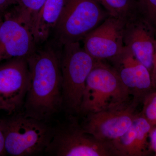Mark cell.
<instances>
[{"label": "cell", "instance_id": "1", "mask_svg": "<svg viewBox=\"0 0 156 156\" xmlns=\"http://www.w3.org/2000/svg\"><path fill=\"white\" fill-rule=\"evenodd\" d=\"M61 53L47 46L27 57L30 82L23 105L26 115L46 122L62 109Z\"/></svg>", "mask_w": 156, "mask_h": 156}, {"label": "cell", "instance_id": "2", "mask_svg": "<svg viewBox=\"0 0 156 156\" xmlns=\"http://www.w3.org/2000/svg\"><path fill=\"white\" fill-rule=\"evenodd\" d=\"M130 96L115 68L97 60L87 78L80 114L122 107L129 104Z\"/></svg>", "mask_w": 156, "mask_h": 156}, {"label": "cell", "instance_id": "3", "mask_svg": "<svg viewBox=\"0 0 156 156\" xmlns=\"http://www.w3.org/2000/svg\"><path fill=\"white\" fill-rule=\"evenodd\" d=\"M7 154L37 155L45 152L54 134V128L46 122L17 112L0 119Z\"/></svg>", "mask_w": 156, "mask_h": 156}, {"label": "cell", "instance_id": "4", "mask_svg": "<svg viewBox=\"0 0 156 156\" xmlns=\"http://www.w3.org/2000/svg\"><path fill=\"white\" fill-rule=\"evenodd\" d=\"M62 47V108L69 114H80L87 78L97 60L81 47L80 42Z\"/></svg>", "mask_w": 156, "mask_h": 156}, {"label": "cell", "instance_id": "5", "mask_svg": "<svg viewBox=\"0 0 156 156\" xmlns=\"http://www.w3.org/2000/svg\"><path fill=\"white\" fill-rule=\"evenodd\" d=\"M109 16L97 0H66L54 29L61 46L80 42Z\"/></svg>", "mask_w": 156, "mask_h": 156}, {"label": "cell", "instance_id": "6", "mask_svg": "<svg viewBox=\"0 0 156 156\" xmlns=\"http://www.w3.org/2000/svg\"><path fill=\"white\" fill-rule=\"evenodd\" d=\"M45 153L55 156H116L111 143L96 139L76 121L54 129Z\"/></svg>", "mask_w": 156, "mask_h": 156}, {"label": "cell", "instance_id": "7", "mask_svg": "<svg viewBox=\"0 0 156 156\" xmlns=\"http://www.w3.org/2000/svg\"><path fill=\"white\" fill-rule=\"evenodd\" d=\"M30 82L26 57L11 58L0 64V110L8 115L24 105Z\"/></svg>", "mask_w": 156, "mask_h": 156}, {"label": "cell", "instance_id": "8", "mask_svg": "<svg viewBox=\"0 0 156 156\" xmlns=\"http://www.w3.org/2000/svg\"><path fill=\"white\" fill-rule=\"evenodd\" d=\"M136 105H127L108 110L86 115L81 126L84 131L102 142L111 143L132 126L136 113Z\"/></svg>", "mask_w": 156, "mask_h": 156}, {"label": "cell", "instance_id": "9", "mask_svg": "<svg viewBox=\"0 0 156 156\" xmlns=\"http://www.w3.org/2000/svg\"><path fill=\"white\" fill-rule=\"evenodd\" d=\"M126 21L109 16L101 24L87 35L83 48L98 60H109L122 52L125 45L123 31Z\"/></svg>", "mask_w": 156, "mask_h": 156}, {"label": "cell", "instance_id": "10", "mask_svg": "<svg viewBox=\"0 0 156 156\" xmlns=\"http://www.w3.org/2000/svg\"><path fill=\"white\" fill-rule=\"evenodd\" d=\"M30 28L6 11L0 25V62L18 57H27L36 50Z\"/></svg>", "mask_w": 156, "mask_h": 156}, {"label": "cell", "instance_id": "11", "mask_svg": "<svg viewBox=\"0 0 156 156\" xmlns=\"http://www.w3.org/2000/svg\"><path fill=\"white\" fill-rule=\"evenodd\" d=\"M128 89L131 102L137 106L147 95L155 90L153 87L150 72L125 47L119 55L109 60Z\"/></svg>", "mask_w": 156, "mask_h": 156}, {"label": "cell", "instance_id": "12", "mask_svg": "<svg viewBox=\"0 0 156 156\" xmlns=\"http://www.w3.org/2000/svg\"><path fill=\"white\" fill-rule=\"evenodd\" d=\"M156 32L140 13L126 21L123 31L125 47L151 74L155 50Z\"/></svg>", "mask_w": 156, "mask_h": 156}, {"label": "cell", "instance_id": "13", "mask_svg": "<svg viewBox=\"0 0 156 156\" xmlns=\"http://www.w3.org/2000/svg\"><path fill=\"white\" fill-rule=\"evenodd\" d=\"M66 0H46L34 18L31 30L36 44L48 40L56 27Z\"/></svg>", "mask_w": 156, "mask_h": 156}, {"label": "cell", "instance_id": "14", "mask_svg": "<svg viewBox=\"0 0 156 156\" xmlns=\"http://www.w3.org/2000/svg\"><path fill=\"white\" fill-rule=\"evenodd\" d=\"M134 124L135 136L132 156L151 154L152 153L150 145L149 134L152 126L140 113L136 114Z\"/></svg>", "mask_w": 156, "mask_h": 156}, {"label": "cell", "instance_id": "15", "mask_svg": "<svg viewBox=\"0 0 156 156\" xmlns=\"http://www.w3.org/2000/svg\"><path fill=\"white\" fill-rule=\"evenodd\" d=\"M110 16L127 21L139 13L137 0H97Z\"/></svg>", "mask_w": 156, "mask_h": 156}, {"label": "cell", "instance_id": "16", "mask_svg": "<svg viewBox=\"0 0 156 156\" xmlns=\"http://www.w3.org/2000/svg\"><path fill=\"white\" fill-rule=\"evenodd\" d=\"M46 1L17 0V5L14 9L10 11L28 26L31 29V25L34 18Z\"/></svg>", "mask_w": 156, "mask_h": 156}, {"label": "cell", "instance_id": "17", "mask_svg": "<svg viewBox=\"0 0 156 156\" xmlns=\"http://www.w3.org/2000/svg\"><path fill=\"white\" fill-rule=\"evenodd\" d=\"M135 136L133 122L132 126L126 133L111 142L116 156H132Z\"/></svg>", "mask_w": 156, "mask_h": 156}, {"label": "cell", "instance_id": "18", "mask_svg": "<svg viewBox=\"0 0 156 156\" xmlns=\"http://www.w3.org/2000/svg\"><path fill=\"white\" fill-rule=\"evenodd\" d=\"M140 114L152 126H156V90L147 95L143 101Z\"/></svg>", "mask_w": 156, "mask_h": 156}, {"label": "cell", "instance_id": "19", "mask_svg": "<svg viewBox=\"0 0 156 156\" xmlns=\"http://www.w3.org/2000/svg\"><path fill=\"white\" fill-rule=\"evenodd\" d=\"M139 13L156 30V0H137Z\"/></svg>", "mask_w": 156, "mask_h": 156}, {"label": "cell", "instance_id": "20", "mask_svg": "<svg viewBox=\"0 0 156 156\" xmlns=\"http://www.w3.org/2000/svg\"><path fill=\"white\" fill-rule=\"evenodd\" d=\"M150 145L151 151L156 156V126H152L149 134Z\"/></svg>", "mask_w": 156, "mask_h": 156}, {"label": "cell", "instance_id": "21", "mask_svg": "<svg viewBox=\"0 0 156 156\" xmlns=\"http://www.w3.org/2000/svg\"><path fill=\"white\" fill-rule=\"evenodd\" d=\"M17 4V0H0V12L4 13L10 7Z\"/></svg>", "mask_w": 156, "mask_h": 156}, {"label": "cell", "instance_id": "22", "mask_svg": "<svg viewBox=\"0 0 156 156\" xmlns=\"http://www.w3.org/2000/svg\"><path fill=\"white\" fill-rule=\"evenodd\" d=\"M151 76L153 87L154 89L156 90V32L155 50L154 55L152 69L151 72Z\"/></svg>", "mask_w": 156, "mask_h": 156}, {"label": "cell", "instance_id": "23", "mask_svg": "<svg viewBox=\"0 0 156 156\" xmlns=\"http://www.w3.org/2000/svg\"><path fill=\"white\" fill-rule=\"evenodd\" d=\"M6 154L5 146V138L0 124V156H5Z\"/></svg>", "mask_w": 156, "mask_h": 156}, {"label": "cell", "instance_id": "24", "mask_svg": "<svg viewBox=\"0 0 156 156\" xmlns=\"http://www.w3.org/2000/svg\"><path fill=\"white\" fill-rule=\"evenodd\" d=\"M3 18H4V13L0 12V25L2 22Z\"/></svg>", "mask_w": 156, "mask_h": 156}]
</instances>
